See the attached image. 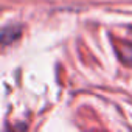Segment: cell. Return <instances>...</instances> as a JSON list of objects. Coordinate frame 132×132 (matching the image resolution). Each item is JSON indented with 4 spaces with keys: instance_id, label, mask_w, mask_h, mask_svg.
I'll use <instances>...</instances> for the list:
<instances>
[{
    "instance_id": "1",
    "label": "cell",
    "mask_w": 132,
    "mask_h": 132,
    "mask_svg": "<svg viewBox=\"0 0 132 132\" xmlns=\"http://www.w3.org/2000/svg\"><path fill=\"white\" fill-rule=\"evenodd\" d=\"M20 33H22V28L19 25H10V27H5L2 30V44L6 47L10 45L13 40L19 39L20 37Z\"/></svg>"
},
{
    "instance_id": "2",
    "label": "cell",
    "mask_w": 132,
    "mask_h": 132,
    "mask_svg": "<svg viewBox=\"0 0 132 132\" xmlns=\"http://www.w3.org/2000/svg\"><path fill=\"white\" fill-rule=\"evenodd\" d=\"M117 53L120 61L124 65L132 67V44L130 42H121L120 45H117Z\"/></svg>"
}]
</instances>
